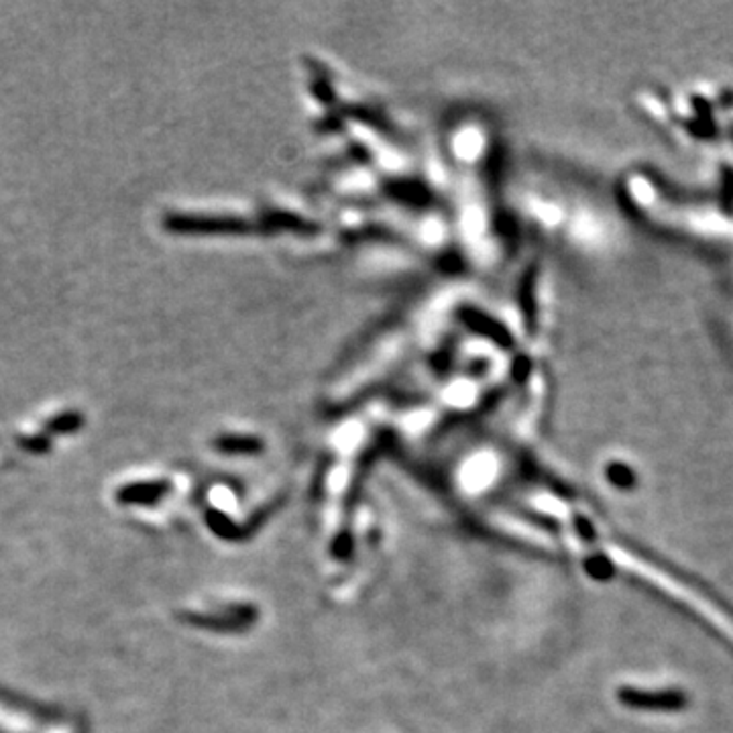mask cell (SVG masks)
<instances>
[{"label":"cell","mask_w":733,"mask_h":733,"mask_svg":"<svg viewBox=\"0 0 733 733\" xmlns=\"http://www.w3.org/2000/svg\"><path fill=\"white\" fill-rule=\"evenodd\" d=\"M81 426H84V414L74 412V409L62 412V414H58L55 418H51L46 424V428H48V432H51V434H69V432L80 430Z\"/></svg>","instance_id":"cell-1"},{"label":"cell","mask_w":733,"mask_h":733,"mask_svg":"<svg viewBox=\"0 0 733 733\" xmlns=\"http://www.w3.org/2000/svg\"><path fill=\"white\" fill-rule=\"evenodd\" d=\"M21 444L25 446V448H29V451H37V453H43V451H48L49 446V440L41 439V437H35V439H23L21 440Z\"/></svg>","instance_id":"cell-2"}]
</instances>
